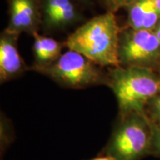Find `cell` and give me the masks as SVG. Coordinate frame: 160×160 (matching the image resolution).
<instances>
[{
  "mask_svg": "<svg viewBox=\"0 0 160 160\" xmlns=\"http://www.w3.org/2000/svg\"><path fill=\"white\" fill-rule=\"evenodd\" d=\"M120 31L114 13L107 12L90 19L68 38L65 45L97 65L120 66Z\"/></svg>",
  "mask_w": 160,
  "mask_h": 160,
  "instance_id": "1",
  "label": "cell"
},
{
  "mask_svg": "<svg viewBox=\"0 0 160 160\" xmlns=\"http://www.w3.org/2000/svg\"><path fill=\"white\" fill-rule=\"evenodd\" d=\"M108 87L117 98L119 114L145 113L151 99L160 95V74L139 67H113L108 71Z\"/></svg>",
  "mask_w": 160,
  "mask_h": 160,
  "instance_id": "2",
  "label": "cell"
},
{
  "mask_svg": "<svg viewBox=\"0 0 160 160\" xmlns=\"http://www.w3.org/2000/svg\"><path fill=\"white\" fill-rule=\"evenodd\" d=\"M153 130L145 113L119 114L109 141L102 153L117 160H142L151 155Z\"/></svg>",
  "mask_w": 160,
  "mask_h": 160,
  "instance_id": "3",
  "label": "cell"
},
{
  "mask_svg": "<svg viewBox=\"0 0 160 160\" xmlns=\"http://www.w3.org/2000/svg\"><path fill=\"white\" fill-rule=\"evenodd\" d=\"M102 68L81 53L69 50L51 65L37 72L49 77L61 87L83 89L108 85V72L106 73Z\"/></svg>",
  "mask_w": 160,
  "mask_h": 160,
  "instance_id": "4",
  "label": "cell"
},
{
  "mask_svg": "<svg viewBox=\"0 0 160 160\" xmlns=\"http://www.w3.org/2000/svg\"><path fill=\"white\" fill-rule=\"evenodd\" d=\"M119 58L120 66L157 71L160 68V44L154 31L130 28L120 33Z\"/></svg>",
  "mask_w": 160,
  "mask_h": 160,
  "instance_id": "5",
  "label": "cell"
},
{
  "mask_svg": "<svg viewBox=\"0 0 160 160\" xmlns=\"http://www.w3.org/2000/svg\"><path fill=\"white\" fill-rule=\"evenodd\" d=\"M19 34L5 30L0 38V81L19 77L29 68L20 56L17 48Z\"/></svg>",
  "mask_w": 160,
  "mask_h": 160,
  "instance_id": "6",
  "label": "cell"
},
{
  "mask_svg": "<svg viewBox=\"0 0 160 160\" xmlns=\"http://www.w3.org/2000/svg\"><path fill=\"white\" fill-rule=\"evenodd\" d=\"M10 20L8 31L20 34L23 32L33 35L37 32L41 19L38 0H8Z\"/></svg>",
  "mask_w": 160,
  "mask_h": 160,
  "instance_id": "7",
  "label": "cell"
},
{
  "mask_svg": "<svg viewBox=\"0 0 160 160\" xmlns=\"http://www.w3.org/2000/svg\"><path fill=\"white\" fill-rule=\"evenodd\" d=\"M44 22L49 28H62L77 19V11L71 0H43Z\"/></svg>",
  "mask_w": 160,
  "mask_h": 160,
  "instance_id": "8",
  "label": "cell"
},
{
  "mask_svg": "<svg viewBox=\"0 0 160 160\" xmlns=\"http://www.w3.org/2000/svg\"><path fill=\"white\" fill-rule=\"evenodd\" d=\"M129 7L128 24L131 28L153 31L160 22V13L154 0H138Z\"/></svg>",
  "mask_w": 160,
  "mask_h": 160,
  "instance_id": "9",
  "label": "cell"
},
{
  "mask_svg": "<svg viewBox=\"0 0 160 160\" xmlns=\"http://www.w3.org/2000/svg\"><path fill=\"white\" fill-rule=\"evenodd\" d=\"M33 36L34 37L33 53L35 62L30 69L37 71L54 62L62 55V46L57 40L40 36L37 32Z\"/></svg>",
  "mask_w": 160,
  "mask_h": 160,
  "instance_id": "10",
  "label": "cell"
},
{
  "mask_svg": "<svg viewBox=\"0 0 160 160\" xmlns=\"http://www.w3.org/2000/svg\"><path fill=\"white\" fill-rule=\"evenodd\" d=\"M145 114L151 123L160 126V95L149 102L145 108Z\"/></svg>",
  "mask_w": 160,
  "mask_h": 160,
  "instance_id": "11",
  "label": "cell"
},
{
  "mask_svg": "<svg viewBox=\"0 0 160 160\" xmlns=\"http://www.w3.org/2000/svg\"><path fill=\"white\" fill-rule=\"evenodd\" d=\"M151 125L153 130L151 155L160 158V126L153 123H151Z\"/></svg>",
  "mask_w": 160,
  "mask_h": 160,
  "instance_id": "12",
  "label": "cell"
},
{
  "mask_svg": "<svg viewBox=\"0 0 160 160\" xmlns=\"http://www.w3.org/2000/svg\"><path fill=\"white\" fill-rule=\"evenodd\" d=\"M109 11L114 13L122 8L131 6L138 0H104Z\"/></svg>",
  "mask_w": 160,
  "mask_h": 160,
  "instance_id": "13",
  "label": "cell"
},
{
  "mask_svg": "<svg viewBox=\"0 0 160 160\" xmlns=\"http://www.w3.org/2000/svg\"><path fill=\"white\" fill-rule=\"evenodd\" d=\"M88 160H117V159L110 155L104 154V153H100L97 156V157L93 158V159H88Z\"/></svg>",
  "mask_w": 160,
  "mask_h": 160,
  "instance_id": "14",
  "label": "cell"
},
{
  "mask_svg": "<svg viewBox=\"0 0 160 160\" xmlns=\"http://www.w3.org/2000/svg\"><path fill=\"white\" fill-rule=\"evenodd\" d=\"M153 31H154L156 36H157L158 40H159V42L160 44V22L158 24L157 27L155 28V29L153 30Z\"/></svg>",
  "mask_w": 160,
  "mask_h": 160,
  "instance_id": "15",
  "label": "cell"
},
{
  "mask_svg": "<svg viewBox=\"0 0 160 160\" xmlns=\"http://www.w3.org/2000/svg\"><path fill=\"white\" fill-rule=\"evenodd\" d=\"M154 1H155L156 5H157V9L159 10V11L160 13V0H154Z\"/></svg>",
  "mask_w": 160,
  "mask_h": 160,
  "instance_id": "16",
  "label": "cell"
},
{
  "mask_svg": "<svg viewBox=\"0 0 160 160\" xmlns=\"http://www.w3.org/2000/svg\"><path fill=\"white\" fill-rule=\"evenodd\" d=\"M157 72H158V73H159V74H160V68H159V69H158V71H157Z\"/></svg>",
  "mask_w": 160,
  "mask_h": 160,
  "instance_id": "17",
  "label": "cell"
}]
</instances>
